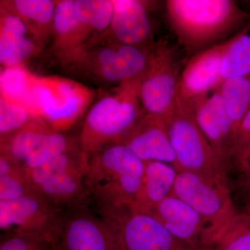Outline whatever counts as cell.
I'll list each match as a JSON object with an SVG mask.
<instances>
[{"mask_svg":"<svg viewBox=\"0 0 250 250\" xmlns=\"http://www.w3.org/2000/svg\"><path fill=\"white\" fill-rule=\"evenodd\" d=\"M166 9L179 45L190 58L250 23V13L233 0H167Z\"/></svg>","mask_w":250,"mask_h":250,"instance_id":"cell-1","label":"cell"},{"mask_svg":"<svg viewBox=\"0 0 250 250\" xmlns=\"http://www.w3.org/2000/svg\"><path fill=\"white\" fill-rule=\"evenodd\" d=\"M89 155L84 179L95 210L134 207L142 187L146 162L121 143Z\"/></svg>","mask_w":250,"mask_h":250,"instance_id":"cell-2","label":"cell"},{"mask_svg":"<svg viewBox=\"0 0 250 250\" xmlns=\"http://www.w3.org/2000/svg\"><path fill=\"white\" fill-rule=\"evenodd\" d=\"M139 82L119 85L94 104L79 137L87 154L119 143L137 124L143 115L138 95Z\"/></svg>","mask_w":250,"mask_h":250,"instance_id":"cell-3","label":"cell"},{"mask_svg":"<svg viewBox=\"0 0 250 250\" xmlns=\"http://www.w3.org/2000/svg\"><path fill=\"white\" fill-rule=\"evenodd\" d=\"M154 47L125 45L113 39L103 45L94 41L62 63L102 82L119 85L141 80L150 65Z\"/></svg>","mask_w":250,"mask_h":250,"instance_id":"cell-4","label":"cell"},{"mask_svg":"<svg viewBox=\"0 0 250 250\" xmlns=\"http://www.w3.org/2000/svg\"><path fill=\"white\" fill-rule=\"evenodd\" d=\"M95 95L88 87L70 79L35 75L29 109L54 131L64 133L85 114Z\"/></svg>","mask_w":250,"mask_h":250,"instance_id":"cell-5","label":"cell"},{"mask_svg":"<svg viewBox=\"0 0 250 250\" xmlns=\"http://www.w3.org/2000/svg\"><path fill=\"white\" fill-rule=\"evenodd\" d=\"M165 121L179 170L227 183L228 165L199 129L187 105L178 101Z\"/></svg>","mask_w":250,"mask_h":250,"instance_id":"cell-6","label":"cell"},{"mask_svg":"<svg viewBox=\"0 0 250 250\" xmlns=\"http://www.w3.org/2000/svg\"><path fill=\"white\" fill-rule=\"evenodd\" d=\"M181 72L175 48L165 41L156 43L150 65L138 89L145 114L165 121L170 116L179 101Z\"/></svg>","mask_w":250,"mask_h":250,"instance_id":"cell-7","label":"cell"},{"mask_svg":"<svg viewBox=\"0 0 250 250\" xmlns=\"http://www.w3.org/2000/svg\"><path fill=\"white\" fill-rule=\"evenodd\" d=\"M65 212L33 192L16 200L0 201L1 232L35 237L58 247Z\"/></svg>","mask_w":250,"mask_h":250,"instance_id":"cell-8","label":"cell"},{"mask_svg":"<svg viewBox=\"0 0 250 250\" xmlns=\"http://www.w3.org/2000/svg\"><path fill=\"white\" fill-rule=\"evenodd\" d=\"M98 213L113 228L122 250H195L174 238L149 212L121 207Z\"/></svg>","mask_w":250,"mask_h":250,"instance_id":"cell-9","label":"cell"},{"mask_svg":"<svg viewBox=\"0 0 250 250\" xmlns=\"http://www.w3.org/2000/svg\"><path fill=\"white\" fill-rule=\"evenodd\" d=\"M173 194L188 204L207 221L211 231V242L237 213L228 183L195 172L179 170Z\"/></svg>","mask_w":250,"mask_h":250,"instance_id":"cell-10","label":"cell"},{"mask_svg":"<svg viewBox=\"0 0 250 250\" xmlns=\"http://www.w3.org/2000/svg\"><path fill=\"white\" fill-rule=\"evenodd\" d=\"M93 207L66 212L59 250H122L110 224Z\"/></svg>","mask_w":250,"mask_h":250,"instance_id":"cell-11","label":"cell"},{"mask_svg":"<svg viewBox=\"0 0 250 250\" xmlns=\"http://www.w3.org/2000/svg\"><path fill=\"white\" fill-rule=\"evenodd\" d=\"M187 106L206 139L222 160L228 165L231 158L234 157L236 132L224 104L220 87L210 90Z\"/></svg>","mask_w":250,"mask_h":250,"instance_id":"cell-12","label":"cell"},{"mask_svg":"<svg viewBox=\"0 0 250 250\" xmlns=\"http://www.w3.org/2000/svg\"><path fill=\"white\" fill-rule=\"evenodd\" d=\"M149 213L174 238L192 250L205 249L209 246L212 234L208 223L188 204L174 194L166 197Z\"/></svg>","mask_w":250,"mask_h":250,"instance_id":"cell-13","label":"cell"},{"mask_svg":"<svg viewBox=\"0 0 250 250\" xmlns=\"http://www.w3.org/2000/svg\"><path fill=\"white\" fill-rule=\"evenodd\" d=\"M231 39V38H230ZM230 39L192 56L181 72L179 101L189 104L221 84L222 60Z\"/></svg>","mask_w":250,"mask_h":250,"instance_id":"cell-14","label":"cell"},{"mask_svg":"<svg viewBox=\"0 0 250 250\" xmlns=\"http://www.w3.org/2000/svg\"><path fill=\"white\" fill-rule=\"evenodd\" d=\"M119 143L144 162L159 161L178 167L165 120L143 113L137 124Z\"/></svg>","mask_w":250,"mask_h":250,"instance_id":"cell-15","label":"cell"},{"mask_svg":"<svg viewBox=\"0 0 250 250\" xmlns=\"http://www.w3.org/2000/svg\"><path fill=\"white\" fill-rule=\"evenodd\" d=\"M113 12L108 31L111 39L125 45L151 49L152 29L145 1L112 0Z\"/></svg>","mask_w":250,"mask_h":250,"instance_id":"cell-16","label":"cell"},{"mask_svg":"<svg viewBox=\"0 0 250 250\" xmlns=\"http://www.w3.org/2000/svg\"><path fill=\"white\" fill-rule=\"evenodd\" d=\"M86 167L54 176L34 192L65 213L93 207V202L85 183Z\"/></svg>","mask_w":250,"mask_h":250,"instance_id":"cell-17","label":"cell"},{"mask_svg":"<svg viewBox=\"0 0 250 250\" xmlns=\"http://www.w3.org/2000/svg\"><path fill=\"white\" fill-rule=\"evenodd\" d=\"M91 34L77 19L74 0L57 1L54 18L53 49L61 62L83 48Z\"/></svg>","mask_w":250,"mask_h":250,"instance_id":"cell-18","label":"cell"},{"mask_svg":"<svg viewBox=\"0 0 250 250\" xmlns=\"http://www.w3.org/2000/svg\"><path fill=\"white\" fill-rule=\"evenodd\" d=\"M178 167L159 161L146 162L141 191L133 208L150 212L166 197L173 194Z\"/></svg>","mask_w":250,"mask_h":250,"instance_id":"cell-19","label":"cell"},{"mask_svg":"<svg viewBox=\"0 0 250 250\" xmlns=\"http://www.w3.org/2000/svg\"><path fill=\"white\" fill-rule=\"evenodd\" d=\"M1 5L22 20L28 31L41 47L53 36L57 1L13 0L1 1Z\"/></svg>","mask_w":250,"mask_h":250,"instance_id":"cell-20","label":"cell"},{"mask_svg":"<svg viewBox=\"0 0 250 250\" xmlns=\"http://www.w3.org/2000/svg\"><path fill=\"white\" fill-rule=\"evenodd\" d=\"M54 130L39 117L9 137L1 140V154L22 165L31 153Z\"/></svg>","mask_w":250,"mask_h":250,"instance_id":"cell-21","label":"cell"},{"mask_svg":"<svg viewBox=\"0 0 250 250\" xmlns=\"http://www.w3.org/2000/svg\"><path fill=\"white\" fill-rule=\"evenodd\" d=\"M221 74L223 82L250 76V23L230 39L222 60Z\"/></svg>","mask_w":250,"mask_h":250,"instance_id":"cell-22","label":"cell"},{"mask_svg":"<svg viewBox=\"0 0 250 250\" xmlns=\"http://www.w3.org/2000/svg\"><path fill=\"white\" fill-rule=\"evenodd\" d=\"M89 154L82 148L64 153L48 162L29 171H26L28 181L33 191L54 176L69 171L85 168L88 166Z\"/></svg>","mask_w":250,"mask_h":250,"instance_id":"cell-23","label":"cell"},{"mask_svg":"<svg viewBox=\"0 0 250 250\" xmlns=\"http://www.w3.org/2000/svg\"><path fill=\"white\" fill-rule=\"evenodd\" d=\"M220 90L236 132L250 108V76L231 77L224 80L220 85Z\"/></svg>","mask_w":250,"mask_h":250,"instance_id":"cell-24","label":"cell"},{"mask_svg":"<svg viewBox=\"0 0 250 250\" xmlns=\"http://www.w3.org/2000/svg\"><path fill=\"white\" fill-rule=\"evenodd\" d=\"M35 75L24 67H5L0 75L1 98L29 110Z\"/></svg>","mask_w":250,"mask_h":250,"instance_id":"cell-25","label":"cell"},{"mask_svg":"<svg viewBox=\"0 0 250 250\" xmlns=\"http://www.w3.org/2000/svg\"><path fill=\"white\" fill-rule=\"evenodd\" d=\"M81 147L79 138L70 137L64 133L53 131L22 163L23 168L29 171L40 167L54 158Z\"/></svg>","mask_w":250,"mask_h":250,"instance_id":"cell-26","label":"cell"},{"mask_svg":"<svg viewBox=\"0 0 250 250\" xmlns=\"http://www.w3.org/2000/svg\"><path fill=\"white\" fill-rule=\"evenodd\" d=\"M27 173L18 162L0 156V201L16 200L33 192Z\"/></svg>","mask_w":250,"mask_h":250,"instance_id":"cell-27","label":"cell"},{"mask_svg":"<svg viewBox=\"0 0 250 250\" xmlns=\"http://www.w3.org/2000/svg\"><path fill=\"white\" fill-rule=\"evenodd\" d=\"M77 19L90 34L108 31L113 12L112 0H74Z\"/></svg>","mask_w":250,"mask_h":250,"instance_id":"cell-28","label":"cell"},{"mask_svg":"<svg viewBox=\"0 0 250 250\" xmlns=\"http://www.w3.org/2000/svg\"><path fill=\"white\" fill-rule=\"evenodd\" d=\"M207 248L210 250H250V213H236Z\"/></svg>","mask_w":250,"mask_h":250,"instance_id":"cell-29","label":"cell"},{"mask_svg":"<svg viewBox=\"0 0 250 250\" xmlns=\"http://www.w3.org/2000/svg\"><path fill=\"white\" fill-rule=\"evenodd\" d=\"M41 46L29 36L0 34V62L5 67H24V64L37 53Z\"/></svg>","mask_w":250,"mask_h":250,"instance_id":"cell-30","label":"cell"},{"mask_svg":"<svg viewBox=\"0 0 250 250\" xmlns=\"http://www.w3.org/2000/svg\"><path fill=\"white\" fill-rule=\"evenodd\" d=\"M35 115L27 108L0 98V136L1 140L9 137L30 123Z\"/></svg>","mask_w":250,"mask_h":250,"instance_id":"cell-31","label":"cell"},{"mask_svg":"<svg viewBox=\"0 0 250 250\" xmlns=\"http://www.w3.org/2000/svg\"><path fill=\"white\" fill-rule=\"evenodd\" d=\"M51 242L18 233H6L1 239L0 250H56Z\"/></svg>","mask_w":250,"mask_h":250,"instance_id":"cell-32","label":"cell"},{"mask_svg":"<svg viewBox=\"0 0 250 250\" xmlns=\"http://www.w3.org/2000/svg\"><path fill=\"white\" fill-rule=\"evenodd\" d=\"M250 147V108L238 126L235 136L233 155L237 160Z\"/></svg>","mask_w":250,"mask_h":250,"instance_id":"cell-33","label":"cell"},{"mask_svg":"<svg viewBox=\"0 0 250 250\" xmlns=\"http://www.w3.org/2000/svg\"><path fill=\"white\" fill-rule=\"evenodd\" d=\"M238 161L242 170L246 172L250 179V147L238 158Z\"/></svg>","mask_w":250,"mask_h":250,"instance_id":"cell-34","label":"cell"},{"mask_svg":"<svg viewBox=\"0 0 250 250\" xmlns=\"http://www.w3.org/2000/svg\"><path fill=\"white\" fill-rule=\"evenodd\" d=\"M249 192H250V189H249Z\"/></svg>","mask_w":250,"mask_h":250,"instance_id":"cell-35","label":"cell"},{"mask_svg":"<svg viewBox=\"0 0 250 250\" xmlns=\"http://www.w3.org/2000/svg\"><path fill=\"white\" fill-rule=\"evenodd\" d=\"M202 250H210L208 249V248H205V249H202Z\"/></svg>","mask_w":250,"mask_h":250,"instance_id":"cell-36","label":"cell"},{"mask_svg":"<svg viewBox=\"0 0 250 250\" xmlns=\"http://www.w3.org/2000/svg\"><path fill=\"white\" fill-rule=\"evenodd\" d=\"M56 250H59L58 247H57V249H56Z\"/></svg>","mask_w":250,"mask_h":250,"instance_id":"cell-37","label":"cell"},{"mask_svg":"<svg viewBox=\"0 0 250 250\" xmlns=\"http://www.w3.org/2000/svg\"></svg>","mask_w":250,"mask_h":250,"instance_id":"cell-38","label":"cell"}]
</instances>
